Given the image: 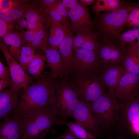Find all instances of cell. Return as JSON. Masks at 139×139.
I'll use <instances>...</instances> for the list:
<instances>
[{"mask_svg": "<svg viewBox=\"0 0 139 139\" xmlns=\"http://www.w3.org/2000/svg\"><path fill=\"white\" fill-rule=\"evenodd\" d=\"M50 72H44L39 79L32 83L20 95V99L14 114L21 116L38 109L51 107L58 82Z\"/></svg>", "mask_w": 139, "mask_h": 139, "instance_id": "cell-1", "label": "cell"}, {"mask_svg": "<svg viewBox=\"0 0 139 139\" xmlns=\"http://www.w3.org/2000/svg\"><path fill=\"white\" fill-rule=\"evenodd\" d=\"M21 116L22 136L27 139H44L54 126L67 125L68 123L58 117L51 106L39 108Z\"/></svg>", "mask_w": 139, "mask_h": 139, "instance_id": "cell-2", "label": "cell"}, {"mask_svg": "<svg viewBox=\"0 0 139 139\" xmlns=\"http://www.w3.org/2000/svg\"><path fill=\"white\" fill-rule=\"evenodd\" d=\"M65 78L80 100L91 103L106 92L98 70L88 72L71 71Z\"/></svg>", "mask_w": 139, "mask_h": 139, "instance_id": "cell-3", "label": "cell"}, {"mask_svg": "<svg viewBox=\"0 0 139 139\" xmlns=\"http://www.w3.org/2000/svg\"><path fill=\"white\" fill-rule=\"evenodd\" d=\"M137 4L124 3L116 11L97 14L95 24L102 39L119 38L126 27L129 13Z\"/></svg>", "mask_w": 139, "mask_h": 139, "instance_id": "cell-4", "label": "cell"}, {"mask_svg": "<svg viewBox=\"0 0 139 139\" xmlns=\"http://www.w3.org/2000/svg\"><path fill=\"white\" fill-rule=\"evenodd\" d=\"M91 105L95 119L102 132L120 119L121 102L113 93L105 92L91 102Z\"/></svg>", "mask_w": 139, "mask_h": 139, "instance_id": "cell-5", "label": "cell"}, {"mask_svg": "<svg viewBox=\"0 0 139 139\" xmlns=\"http://www.w3.org/2000/svg\"><path fill=\"white\" fill-rule=\"evenodd\" d=\"M62 79V80L58 82L51 107L56 115L66 121L68 118L72 117L79 99L66 79Z\"/></svg>", "mask_w": 139, "mask_h": 139, "instance_id": "cell-6", "label": "cell"}, {"mask_svg": "<svg viewBox=\"0 0 139 139\" xmlns=\"http://www.w3.org/2000/svg\"><path fill=\"white\" fill-rule=\"evenodd\" d=\"M98 52L99 69L123 65L125 60L126 47L118 38L102 39Z\"/></svg>", "mask_w": 139, "mask_h": 139, "instance_id": "cell-7", "label": "cell"}, {"mask_svg": "<svg viewBox=\"0 0 139 139\" xmlns=\"http://www.w3.org/2000/svg\"><path fill=\"white\" fill-rule=\"evenodd\" d=\"M0 48L2 51L9 68L12 81L11 88L20 91L26 89L36 79L26 73L25 70L10 54L3 39H0Z\"/></svg>", "mask_w": 139, "mask_h": 139, "instance_id": "cell-8", "label": "cell"}, {"mask_svg": "<svg viewBox=\"0 0 139 139\" xmlns=\"http://www.w3.org/2000/svg\"><path fill=\"white\" fill-rule=\"evenodd\" d=\"M72 117L79 125L95 137L103 135L104 133L94 117L91 102L79 100Z\"/></svg>", "mask_w": 139, "mask_h": 139, "instance_id": "cell-9", "label": "cell"}, {"mask_svg": "<svg viewBox=\"0 0 139 139\" xmlns=\"http://www.w3.org/2000/svg\"><path fill=\"white\" fill-rule=\"evenodd\" d=\"M98 52L79 49L73 50L72 70L75 72H95L99 69Z\"/></svg>", "mask_w": 139, "mask_h": 139, "instance_id": "cell-10", "label": "cell"}, {"mask_svg": "<svg viewBox=\"0 0 139 139\" xmlns=\"http://www.w3.org/2000/svg\"><path fill=\"white\" fill-rule=\"evenodd\" d=\"M68 12L71 21L70 27L74 33L92 31L94 23L85 6L79 2L76 6L69 9Z\"/></svg>", "mask_w": 139, "mask_h": 139, "instance_id": "cell-11", "label": "cell"}, {"mask_svg": "<svg viewBox=\"0 0 139 139\" xmlns=\"http://www.w3.org/2000/svg\"><path fill=\"white\" fill-rule=\"evenodd\" d=\"M139 92V75L127 72L122 76L115 89L114 94L122 100H132Z\"/></svg>", "mask_w": 139, "mask_h": 139, "instance_id": "cell-12", "label": "cell"}, {"mask_svg": "<svg viewBox=\"0 0 139 139\" xmlns=\"http://www.w3.org/2000/svg\"><path fill=\"white\" fill-rule=\"evenodd\" d=\"M127 72L123 64L98 70L102 84L108 89V92L113 94L121 78Z\"/></svg>", "mask_w": 139, "mask_h": 139, "instance_id": "cell-13", "label": "cell"}, {"mask_svg": "<svg viewBox=\"0 0 139 139\" xmlns=\"http://www.w3.org/2000/svg\"><path fill=\"white\" fill-rule=\"evenodd\" d=\"M21 116L13 114L0 124V139H19L22 136Z\"/></svg>", "mask_w": 139, "mask_h": 139, "instance_id": "cell-14", "label": "cell"}, {"mask_svg": "<svg viewBox=\"0 0 139 139\" xmlns=\"http://www.w3.org/2000/svg\"><path fill=\"white\" fill-rule=\"evenodd\" d=\"M20 94V91L11 88L0 93V118L6 120L16 109Z\"/></svg>", "mask_w": 139, "mask_h": 139, "instance_id": "cell-15", "label": "cell"}, {"mask_svg": "<svg viewBox=\"0 0 139 139\" xmlns=\"http://www.w3.org/2000/svg\"><path fill=\"white\" fill-rule=\"evenodd\" d=\"M41 50L45 54L47 66L50 68L52 76L54 78H62L65 76L64 68L60 54L57 48H52L49 45Z\"/></svg>", "mask_w": 139, "mask_h": 139, "instance_id": "cell-16", "label": "cell"}, {"mask_svg": "<svg viewBox=\"0 0 139 139\" xmlns=\"http://www.w3.org/2000/svg\"><path fill=\"white\" fill-rule=\"evenodd\" d=\"M74 32L70 27L63 40L58 47L61 56L66 77L72 70Z\"/></svg>", "mask_w": 139, "mask_h": 139, "instance_id": "cell-17", "label": "cell"}, {"mask_svg": "<svg viewBox=\"0 0 139 139\" xmlns=\"http://www.w3.org/2000/svg\"><path fill=\"white\" fill-rule=\"evenodd\" d=\"M123 65L127 72L139 75V48L135 41L127 44Z\"/></svg>", "mask_w": 139, "mask_h": 139, "instance_id": "cell-18", "label": "cell"}, {"mask_svg": "<svg viewBox=\"0 0 139 139\" xmlns=\"http://www.w3.org/2000/svg\"><path fill=\"white\" fill-rule=\"evenodd\" d=\"M121 117L124 118L131 125L139 120V97L133 99L122 101L121 102Z\"/></svg>", "mask_w": 139, "mask_h": 139, "instance_id": "cell-19", "label": "cell"}, {"mask_svg": "<svg viewBox=\"0 0 139 139\" xmlns=\"http://www.w3.org/2000/svg\"><path fill=\"white\" fill-rule=\"evenodd\" d=\"M3 39L7 48L9 52L13 57L19 63L20 54L22 41L19 33L14 31L9 32Z\"/></svg>", "mask_w": 139, "mask_h": 139, "instance_id": "cell-20", "label": "cell"}, {"mask_svg": "<svg viewBox=\"0 0 139 139\" xmlns=\"http://www.w3.org/2000/svg\"><path fill=\"white\" fill-rule=\"evenodd\" d=\"M49 26L50 31L48 39V44L51 48H57L70 27L59 23L51 24Z\"/></svg>", "mask_w": 139, "mask_h": 139, "instance_id": "cell-21", "label": "cell"}, {"mask_svg": "<svg viewBox=\"0 0 139 139\" xmlns=\"http://www.w3.org/2000/svg\"><path fill=\"white\" fill-rule=\"evenodd\" d=\"M25 18L28 24V29L36 32L44 25L40 13L34 5H31L29 8Z\"/></svg>", "mask_w": 139, "mask_h": 139, "instance_id": "cell-22", "label": "cell"}, {"mask_svg": "<svg viewBox=\"0 0 139 139\" xmlns=\"http://www.w3.org/2000/svg\"><path fill=\"white\" fill-rule=\"evenodd\" d=\"M124 4L119 0H97L92 8L97 14L102 11L111 12L119 9Z\"/></svg>", "mask_w": 139, "mask_h": 139, "instance_id": "cell-23", "label": "cell"}, {"mask_svg": "<svg viewBox=\"0 0 139 139\" xmlns=\"http://www.w3.org/2000/svg\"><path fill=\"white\" fill-rule=\"evenodd\" d=\"M46 60L45 55L37 53L36 57L27 67V74L32 75L37 80L40 79L44 73Z\"/></svg>", "mask_w": 139, "mask_h": 139, "instance_id": "cell-24", "label": "cell"}, {"mask_svg": "<svg viewBox=\"0 0 139 139\" xmlns=\"http://www.w3.org/2000/svg\"><path fill=\"white\" fill-rule=\"evenodd\" d=\"M31 5L7 11L0 10V19L15 25L16 23L18 20L25 18L26 12Z\"/></svg>", "mask_w": 139, "mask_h": 139, "instance_id": "cell-25", "label": "cell"}, {"mask_svg": "<svg viewBox=\"0 0 139 139\" xmlns=\"http://www.w3.org/2000/svg\"><path fill=\"white\" fill-rule=\"evenodd\" d=\"M36 50L30 45H22L19 57V63L23 69L26 70L28 66L36 57Z\"/></svg>", "mask_w": 139, "mask_h": 139, "instance_id": "cell-26", "label": "cell"}, {"mask_svg": "<svg viewBox=\"0 0 139 139\" xmlns=\"http://www.w3.org/2000/svg\"><path fill=\"white\" fill-rule=\"evenodd\" d=\"M40 12L43 22L46 23L49 26L53 23H59L68 26L66 25L62 16L51 8L46 9Z\"/></svg>", "mask_w": 139, "mask_h": 139, "instance_id": "cell-27", "label": "cell"}, {"mask_svg": "<svg viewBox=\"0 0 139 139\" xmlns=\"http://www.w3.org/2000/svg\"><path fill=\"white\" fill-rule=\"evenodd\" d=\"M48 37L43 25L36 32L30 45L36 50L41 49L49 45L48 42Z\"/></svg>", "mask_w": 139, "mask_h": 139, "instance_id": "cell-28", "label": "cell"}, {"mask_svg": "<svg viewBox=\"0 0 139 139\" xmlns=\"http://www.w3.org/2000/svg\"><path fill=\"white\" fill-rule=\"evenodd\" d=\"M30 1L0 0V10L7 11L30 6Z\"/></svg>", "mask_w": 139, "mask_h": 139, "instance_id": "cell-29", "label": "cell"}, {"mask_svg": "<svg viewBox=\"0 0 139 139\" xmlns=\"http://www.w3.org/2000/svg\"><path fill=\"white\" fill-rule=\"evenodd\" d=\"M69 129L78 138L80 139H96L95 136L88 132L77 123H68Z\"/></svg>", "mask_w": 139, "mask_h": 139, "instance_id": "cell-30", "label": "cell"}, {"mask_svg": "<svg viewBox=\"0 0 139 139\" xmlns=\"http://www.w3.org/2000/svg\"><path fill=\"white\" fill-rule=\"evenodd\" d=\"M139 36V28H134L127 31L119 36V41L124 46L135 41Z\"/></svg>", "mask_w": 139, "mask_h": 139, "instance_id": "cell-31", "label": "cell"}, {"mask_svg": "<svg viewBox=\"0 0 139 139\" xmlns=\"http://www.w3.org/2000/svg\"><path fill=\"white\" fill-rule=\"evenodd\" d=\"M126 26L134 28H139V3L129 13L127 19Z\"/></svg>", "mask_w": 139, "mask_h": 139, "instance_id": "cell-32", "label": "cell"}, {"mask_svg": "<svg viewBox=\"0 0 139 139\" xmlns=\"http://www.w3.org/2000/svg\"><path fill=\"white\" fill-rule=\"evenodd\" d=\"M59 13L63 17L67 26L70 27L69 21V17L68 9L62 4L59 0V2L51 7Z\"/></svg>", "mask_w": 139, "mask_h": 139, "instance_id": "cell-33", "label": "cell"}, {"mask_svg": "<svg viewBox=\"0 0 139 139\" xmlns=\"http://www.w3.org/2000/svg\"><path fill=\"white\" fill-rule=\"evenodd\" d=\"M15 25L0 19V37L3 38L6 34L14 31Z\"/></svg>", "mask_w": 139, "mask_h": 139, "instance_id": "cell-34", "label": "cell"}, {"mask_svg": "<svg viewBox=\"0 0 139 139\" xmlns=\"http://www.w3.org/2000/svg\"><path fill=\"white\" fill-rule=\"evenodd\" d=\"M36 32L28 29L19 33L21 38L22 45L27 44L31 45Z\"/></svg>", "mask_w": 139, "mask_h": 139, "instance_id": "cell-35", "label": "cell"}, {"mask_svg": "<svg viewBox=\"0 0 139 139\" xmlns=\"http://www.w3.org/2000/svg\"><path fill=\"white\" fill-rule=\"evenodd\" d=\"M59 1L57 0H41L39 2L40 5L38 10L39 12L44 10L51 8L54 6Z\"/></svg>", "mask_w": 139, "mask_h": 139, "instance_id": "cell-36", "label": "cell"}, {"mask_svg": "<svg viewBox=\"0 0 139 139\" xmlns=\"http://www.w3.org/2000/svg\"><path fill=\"white\" fill-rule=\"evenodd\" d=\"M11 79L9 68L5 66L0 61V79Z\"/></svg>", "mask_w": 139, "mask_h": 139, "instance_id": "cell-37", "label": "cell"}, {"mask_svg": "<svg viewBox=\"0 0 139 139\" xmlns=\"http://www.w3.org/2000/svg\"><path fill=\"white\" fill-rule=\"evenodd\" d=\"M25 28L28 29V24L24 18H22L18 20L16 23L15 25V28L21 32L24 31Z\"/></svg>", "mask_w": 139, "mask_h": 139, "instance_id": "cell-38", "label": "cell"}, {"mask_svg": "<svg viewBox=\"0 0 139 139\" xmlns=\"http://www.w3.org/2000/svg\"><path fill=\"white\" fill-rule=\"evenodd\" d=\"M78 138L68 128L61 135L54 139H78Z\"/></svg>", "mask_w": 139, "mask_h": 139, "instance_id": "cell-39", "label": "cell"}, {"mask_svg": "<svg viewBox=\"0 0 139 139\" xmlns=\"http://www.w3.org/2000/svg\"><path fill=\"white\" fill-rule=\"evenodd\" d=\"M60 2L69 9L75 7L79 2V1L77 0H60Z\"/></svg>", "mask_w": 139, "mask_h": 139, "instance_id": "cell-40", "label": "cell"}, {"mask_svg": "<svg viewBox=\"0 0 139 139\" xmlns=\"http://www.w3.org/2000/svg\"><path fill=\"white\" fill-rule=\"evenodd\" d=\"M11 79H0V92H1L6 87L11 85Z\"/></svg>", "mask_w": 139, "mask_h": 139, "instance_id": "cell-41", "label": "cell"}, {"mask_svg": "<svg viewBox=\"0 0 139 139\" xmlns=\"http://www.w3.org/2000/svg\"><path fill=\"white\" fill-rule=\"evenodd\" d=\"M131 125L134 132L136 135H139V120Z\"/></svg>", "mask_w": 139, "mask_h": 139, "instance_id": "cell-42", "label": "cell"}, {"mask_svg": "<svg viewBox=\"0 0 139 139\" xmlns=\"http://www.w3.org/2000/svg\"><path fill=\"white\" fill-rule=\"evenodd\" d=\"M79 2L81 4L86 6L94 3L95 2V0H80Z\"/></svg>", "mask_w": 139, "mask_h": 139, "instance_id": "cell-43", "label": "cell"}, {"mask_svg": "<svg viewBox=\"0 0 139 139\" xmlns=\"http://www.w3.org/2000/svg\"><path fill=\"white\" fill-rule=\"evenodd\" d=\"M109 139H125L122 136H119L116 138L110 137H109Z\"/></svg>", "mask_w": 139, "mask_h": 139, "instance_id": "cell-44", "label": "cell"}, {"mask_svg": "<svg viewBox=\"0 0 139 139\" xmlns=\"http://www.w3.org/2000/svg\"><path fill=\"white\" fill-rule=\"evenodd\" d=\"M137 41L136 42V44H137V45L139 48V36H138V37L137 38Z\"/></svg>", "mask_w": 139, "mask_h": 139, "instance_id": "cell-45", "label": "cell"}, {"mask_svg": "<svg viewBox=\"0 0 139 139\" xmlns=\"http://www.w3.org/2000/svg\"><path fill=\"white\" fill-rule=\"evenodd\" d=\"M19 139H27L24 136H22Z\"/></svg>", "mask_w": 139, "mask_h": 139, "instance_id": "cell-46", "label": "cell"}, {"mask_svg": "<svg viewBox=\"0 0 139 139\" xmlns=\"http://www.w3.org/2000/svg\"><path fill=\"white\" fill-rule=\"evenodd\" d=\"M137 96L139 97V92L138 93Z\"/></svg>", "mask_w": 139, "mask_h": 139, "instance_id": "cell-47", "label": "cell"}, {"mask_svg": "<svg viewBox=\"0 0 139 139\" xmlns=\"http://www.w3.org/2000/svg\"></svg>", "mask_w": 139, "mask_h": 139, "instance_id": "cell-48", "label": "cell"}]
</instances>
